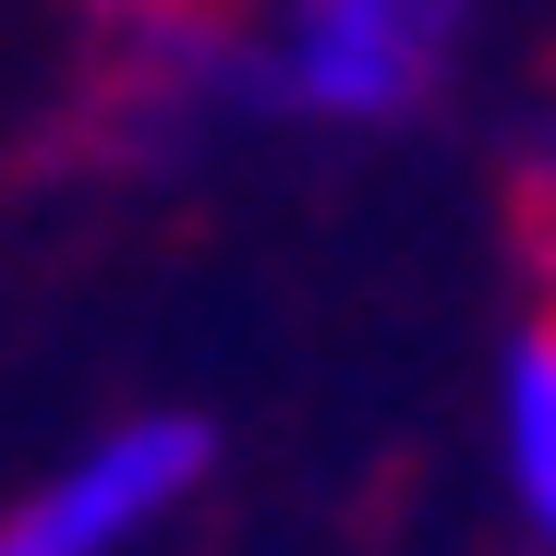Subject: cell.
I'll return each mask as SVG.
<instances>
[{
	"label": "cell",
	"instance_id": "obj_1",
	"mask_svg": "<svg viewBox=\"0 0 556 556\" xmlns=\"http://www.w3.org/2000/svg\"><path fill=\"white\" fill-rule=\"evenodd\" d=\"M459 73V0H278V37L242 61V110L388 134L424 122Z\"/></svg>",
	"mask_w": 556,
	"mask_h": 556
},
{
	"label": "cell",
	"instance_id": "obj_2",
	"mask_svg": "<svg viewBox=\"0 0 556 556\" xmlns=\"http://www.w3.org/2000/svg\"><path fill=\"white\" fill-rule=\"evenodd\" d=\"M218 424L206 412H134L110 435H85L49 484H25L0 508V556H134L181 496L206 484Z\"/></svg>",
	"mask_w": 556,
	"mask_h": 556
},
{
	"label": "cell",
	"instance_id": "obj_3",
	"mask_svg": "<svg viewBox=\"0 0 556 556\" xmlns=\"http://www.w3.org/2000/svg\"><path fill=\"white\" fill-rule=\"evenodd\" d=\"M496 459H508V508L532 556H556V315L520 327L496 363Z\"/></svg>",
	"mask_w": 556,
	"mask_h": 556
}]
</instances>
